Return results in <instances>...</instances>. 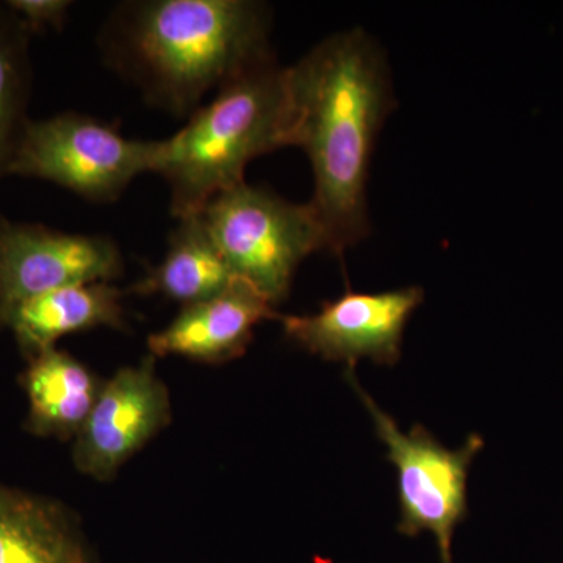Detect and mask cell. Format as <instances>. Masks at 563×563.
<instances>
[{
  "label": "cell",
  "mask_w": 563,
  "mask_h": 563,
  "mask_svg": "<svg viewBox=\"0 0 563 563\" xmlns=\"http://www.w3.org/2000/svg\"><path fill=\"white\" fill-rule=\"evenodd\" d=\"M265 296L242 279L206 301L181 307L165 329L147 339L151 355H179L188 361L221 365L242 357L263 321H279Z\"/></svg>",
  "instance_id": "10"
},
{
  "label": "cell",
  "mask_w": 563,
  "mask_h": 563,
  "mask_svg": "<svg viewBox=\"0 0 563 563\" xmlns=\"http://www.w3.org/2000/svg\"><path fill=\"white\" fill-rule=\"evenodd\" d=\"M32 33L5 2H0V180L10 166L25 128L31 102Z\"/></svg>",
  "instance_id": "15"
},
{
  "label": "cell",
  "mask_w": 563,
  "mask_h": 563,
  "mask_svg": "<svg viewBox=\"0 0 563 563\" xmlns=\"http://www.w3.org/2000/svg\"><path fill=\"white\" fill-rule=\"evenodd\" d=\"M172 418L168 388L155 372L154 355H147L140 365L125 366L103 383L74 442V465L92 479L111 481Z\"/></svg>",
  "instance_id": "9"
},
{
  "label": "cell",
  "mask_w": 563,
  "mask_h": 563,
  "mask_svg": "<svg viewBox=\"0 0 563 563\" xmlns=\"http://www.w3.org/2000/svg\"><path fill=\"white\" fill-rule=\"evenodd\" d=\"M199 214L233 274L274 307L290 295L299 265L328 251L309 202L287 201L247 181L222 191Z\"/></svg>",
  "instance_id": "4"
},
{
  "label": "cell",
  "mask_w": 563,
  "mask_h": 563,
  "mask_svg": "<svg viewBox=\"0 0 563 563\" xmlns=\"http://www.w3.org/2000/svg\"><path fill=\"white\" fill-rule=\"evenodd\" d=\"M18 20L31 31H62L73 2L69 0H5Z\"/></svg>",
  "instance_id": "16"
},
{
  "label": "cell",
  "mask_w": 563,
  "mask_h": 563,
  "mask_svg": "<svg viewBox=\"0 0 563 563\" xmlns=\"http://www.w3.org/2000/svg\"><path fill=\"white\" fill-rule=\"evenodd\" d=\"M272 10L254 0L121 3L102 29L103 58L144 101L190 117L210 91L274 57Z\"/></svg>",
  "instance_id": "2"
},
{
  "label": "cell",
  "mask_w": 563,
  "mask_h": 563,
  "mask_svg": "<svg viewBox=\"0 0 563 563\" xmlns=\"http://www.w3.org/2000/svg\"><path fill=\"white\" fill-rule=\"evenodd\" d=\"M292 131L290 66L273 57L225 81L179 132L162 140L155 174L168 184L173 217L199 214L222 191L246 181L252 161L292 146Z\"/></svg>",
  "instance_id": "3"
},
{
  "label": "cell",
  "mask_w": 563,
  "mask_h": 563,
  "mask_svg": "<svg viewBox=\"0 0 563 563\" xmlns=\"http://www.w3.org/2000/svg\"><path fill=\"white\" fill-rule=\"evenodd\" d=\"M20 385L29 399L24 429L44 439H76L103 380L69 352L52 347L27 358Z\"/></svg>",
  "instance_id": "13"
},
{
  "label": "cell",
  "mask_w": 563,
  "mask_h": 563,
  "mask_svg": "<svg viewBox=\"0 0 563 563\" xmlns=\"http://www.w3.org/2000/svg\"><path fill=\"white\" fill-rule=\"evenodd\" d=\"M239 280L211 240L201 214L177 221L168 240V250L158 265L131 287L139 296L161 295L181 307L206 301L228 290Z\"/></svg>",
  "instance_id": "14"
},
{
  "label": "cell",
  "mask_w": 563,
  "mask_h": 563,
  "mask_svg": "<svg viewBox=\"0 0 563 563\" xmlns=\"http://www.w3.org/2000/svg\"><path fill=\"white\" fill-rule=\"evenodd\" d=\"M344 377L372 415L377 439L398 472V532L406 537L431 532L440 563H454V532L468 517V474L483 451V437L472 433L459 450H450L421 424L402 432L362 387L355 369H346Z\"/></svg>",
  "instance_id": "6"
},
{
  "label": "cell",
  "mask_w": 563,
  "mask_h": 563,
  "mask_svg": "<svg viewBox=\"0 0 563 563\" xmlns=\"http://www.w3.org/2000/svg\"><path fill=\"white\" fill-rule=\"evenodd\" d=\"M0 563H98L65 504L0 483Z\"/></svg>",
  "instance_id": "12"
},
{
  "label": "cell",
  "mask_w": 563,
  "mask_h": 563,
  "mask_svg": "<svg viewBox=\"0 0 563 563\" xmlns=\"http://www.w3.org/2000/svg\"><path fill=\"white\" fill-rule=\"evenodd\" d=\"M295 131L313 172L309 201L328 252L343 255L372 232L369 163L396 107L387 57L363 29L333 33L290 66Z\"/></svg>",
  "instance_id": "1"
},
{
  "label": "cell",
  "mask_w": 563,
  "mask_h": 563,
  "mask_svg": "<svg viewBox=\"0 0 563 563\" xmlns=\"http://www.w3.org/2000/svg\"><path fill=\"white\" fill-rule=\"evenodd\" d=\"M124 272L107 235L57 231L0 214V325L29 299L70 285L113 282Z\"/></svg>",
  "instance_id": "7"
},
{
  "label": "cell",
  "mask_w": 563,
  "mask_h": 563,
  "mask_svg": "<svg viewBox=\"0 0 563 563\" xmlns=\"http://www.w3.org/2000/svg\"><path fill=\"white\" fill-rule=\"evenodd\" d=\"M424 301L421 287L380 292L347 288L333 301L322 302L312 314H280L285 336L310 354L344 362L355 369L358 361L393 366L402 355L407 322Z\"/></svg>",
  "instance_id": "8"
},
{
  "label": "cell",
  "mask_w": 563,
  "mask_h": 563,
  "mask_svg": "<svg viewBox=\"0 0 563 563\" xmlns=\"http://www.w3.org/2000/svg\"><path fill=\"white\" fill-rule=\"evenodd\" d=\"M124 292L111 282L70 285L14 307L0 329H10L22 357L57 347L63 336L98 328L128 329Z\"/></svg>",
  "instance_id": "11"
},
{
  "label": "cell",
  "mask_w": 563,
  "mask_h": 563,
  "mask_svg": "<svg viewBox=\"0 0 563 563\" xmlns=\"http://www.w3.org/2000/svg\"><path fill=\"white\" fill-rule=\"evenodd\" d=\"M161 141L131 140L111 122L65 111L25 128L10 176L58 185L95 203L118 201L141 174L155 173Z\"/></svg>",
  "instance_id": "5"
}]
</instances>
